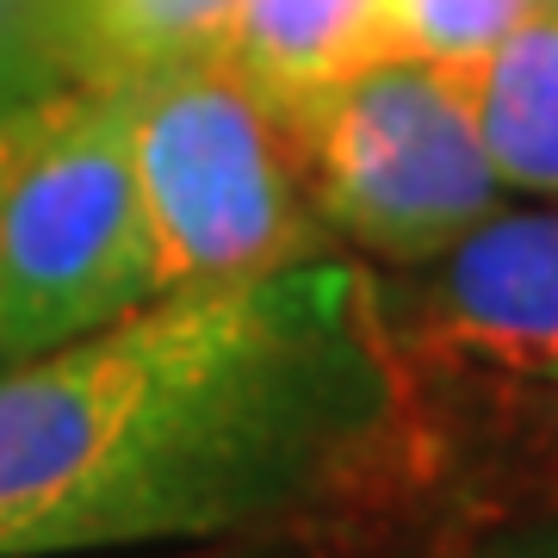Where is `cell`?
I'll list each match as a JSON object with an SVG mask.
<instances>
[{"label":"cell","instance_id":"5b68a950","mask_svg":"<svg viewBox=\"0 0 558 558\" xmlns=\"http://www.w3.org/2000/svg\"><path fill=\"white\" fill-rule=\"evenodd\" d=\"M410 292L379 286L403 366L558 391V205L490 211L447 255L410 267Z\"/></svg>","mask_w":558,"mask_h":558},{"label":"cell","instance_id":"9c48e42d","mask_svg":"<svg viewBox=\"0 0 558 558\" xmlns=\"http://www.w3.org/2000/svg\"><path fill=\"white\" fill-rule=\"evenodd\" d=\"M534 7L539 0H385V57L472 69Z\"/></svg>","mask_w":558,"mask_h":558},{"label":"cell","instance_id":"4fadbf2b","mask_svg":"<svg viewBox=\"0 0 558 558\" xmlns=\"http://www.w3.org/2000/svg\"><path fill=\"white\" fill-rule=\"evenodd\" d=\"M174 558H304L299 539L286 546H199V553H174Z\"/></svg>","mask_w":558,"mask_h":558},{"label":"cell","instance_id":"6da1fadb","mask_svg":"<svg viewBox=\"0 0 558 558\" xmlns=\"http://www.w3.org/2000/svg\"><path fill=\"white\" fill-rule=\"evenodd\" d=\"M410 440L366 267L161 292L0 366V558L286 546L385 490Z\"/></svg>","mask_w":558,"mask_h":558},{"label":"cell","instance_id":"ba28073f","mask_svg":"<svg viewBox=\"0 0 558 558\" xmlns=\"http://www.w3.org/2000/svg\"><path fill=\"white\" fill-rule=\"evenodd\" d=\"M236 0H62L75 75H143L161 62L211 57L230 38Z\"/></svg>","mask_w":558,"mask_h":558},{"label":"cell","instance_id":"30bf717a","mask_svg":"<svg viewBox=\"0 0 558 558\" xmlns=\"http://www.w3.org/2000/svg\"><path fill=\"white\" fill-rule=\"evenodd\" d=\"M75 75L62 0H0V112L57 100Z\"/></svg>","mask_w":558,"mask_h":558},{"label":"cell","instance_id":"52a82bcc","mask_svg":"<svg viewBox=\"0 0 558 558\" xmlns=\"http://www.w3.org/2000/svg\"><path fill=\"white\" fill-rule=\"evenodd\" d=\"M223 57L292 106L385 57V0H236Z\"/></svg>","mask_w":558,"mask_h":558},{"label":"cell","instance_id":"3957f363","mask_svg":"<svg viewBox=\"0 0 558 558\" xmlns=\"http://www.w3.org/2000/svg\"><path fill=\"white\" fill-rule=\"evenodd\" d=\"M156 299L131 161V75L69 81L0 186V366Z\"/></svg>","mask_w":558,"mask_h":558},{"label":"cell","instance_id":"9a60e30c","mask_svg":"<svg viewBox=\"0 0 558 558\" xmlns=\"http://www.w3.org/2000/svg\"><path fill=\"white\" fill-rule=\"evenodd\" d=\"M553 7H558V0H553Z\"/></svg>","mask_w":558,"mask_h":558},{"label":"cell","instance_id":"7c38bea8","mask_svg":"<svg viewBox=\"0 0 558 558\" xmlns=\"http://www.w3.org/2000/svg\"><path fill=\"white\" fill-rule=\"evenodd\" d=\"M44 106H32V112H0V186H7V174H13V161H20V149H25V137H32V124H38Z\"/></svg>","mask_w":558,"mask_h":558},{"label":"cell","instance_id":"5bb4252c","mask_svg":"<svg viewBox=\"0 0 558 558\" xmlns=\"http://www.w3.org/2000/svg\"><path fill=\"white\" fill-rule=\"evenodd\" d=\"M553 410H558V391H553Z\"/></svg>","mask_w":558,"mask_h":558},{"label":"cell","instance_id":"8992f818","mask_svg":"<svg viewBox=\"0 0 558 558\" xmlns=\"http://www.w3.org/2000/svg\"><path fill=\"white\" fill-rule=\"evenodd\" d=\"M465 75L472 119L484 156L502 186L558 193V7L539 0L534 13L490 44Z\"/></svg>","mask_w":558,"mask_h":558},{"label":"cell","instance_id":"277c9868","mask_svg":"<svg viewBox=\"0 0 558 558\" xmlns=\"http://www.w3.org/2000/svg\"><path fill=\"white\" fill-rule=\"evenodd\" d=\"M311 205L336 242L385 267H422L502 205L459 69L373 57L292 100Z\"/></svg>","mask_w":558,"mask_h":558},{"label":"cell","instance_id":"8fae6325","mask_svg":"<svg viewBox=\"0 0 558 558\" xmlns=\"http://www.w3.org/2000/svg\"><path fill=\"white\" fill-rule=\"evenodd\" d=\"M472 558H558V515L502 527V534H490L484 546H472Z\"/></svg>","mask_w":558,"mask_h":558},{"label":"cell","instance_id":"7a4b0ae2","mask_svg":"<svg viewBox=\"0 0 558 558\" xmlns=\"http://www.w3.org/2000/svg\"><path fill=\"white\" fill-rule=\"evenodd\" d=\"M131 161L156 299L336 255L311 205L292 106L223 50L131 75Z\"/></svg>","mask_w":558,"mask_h":558}]
</instances>
